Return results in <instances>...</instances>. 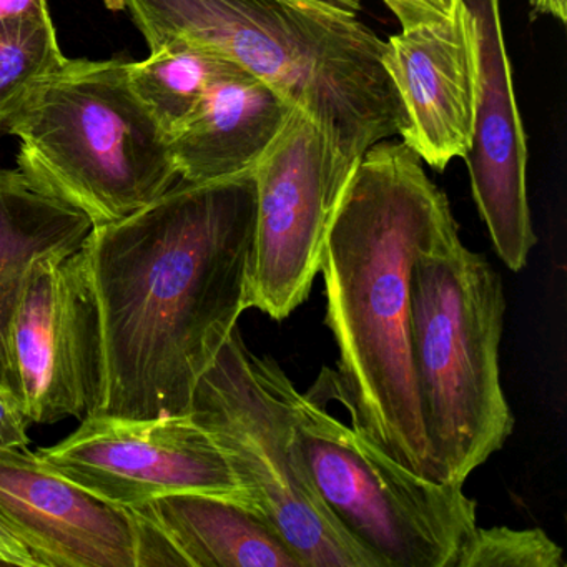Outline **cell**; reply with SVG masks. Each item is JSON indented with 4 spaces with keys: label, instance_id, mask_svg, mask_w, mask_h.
I'll use <instances>...</instances> for the list:
<instances>
[{
    "label": "cell",
    "instance_id": "obj_1",
    "mask_svg": "<svg viewBox=\"0 0 567 567\" xmlns=\"http://www.w3.org/2000/svg\"><path fill=\"white\" fill-rule=\"evenodd\" d=\"M251 172L178 181L147 207L89 235L105 353L99 414L188 413L198 378L248 310Z\"/></svg>",
    "mask_w": 567,
    "mask_h": 567
},
{
    "label": "cell",
    "instance_id": "obj_2",
    "mask_svg": "<svg viewBox=\"0 0 567 567\" xmlns=\"http://www.w3.org/2000/svg\"><path fill=\"white\" fill-rule=\"evenodd\" d=\"M453 228L450 202L416 152L401 138H384L354 167L320 264L351 421L430 480L411 354V277L417 257Z\"/></svg>",
    "mask_w": 567,
    "mask_h": 567
},
{
    "label": "cell",
    "instance_id": "obj_3",
    "mask_svg": "<svg viewBox=\"0 0 567 567\" xmlns=\"http://www.w3.org/2000/svg\"><path fill=\"white\" fill-rule=\"evenodd\" d=\"M152 51L220 55L307 114L347 157L400 134L403 109L381 62L384 41L358 18L285 0H121Z\"/></svg>",
    "mask_w": 567,
    "mask_h": 567
},
{
    "label": "cell",
    "instance_id": "obj_4",
    "mask_svg": "<svg viewBox=\"0 0 567 567\" xmlns=\"http://www.w3.org/2000/svg\"><path fill=\"white\" fill-rule=\"evenodd\" d=\"M503 280L453 228L411 277V354L434 481L464 486L503 450L514 416L501 384Z\"/></svg>",
    "mask_w": 567,
    "mask_h": 567
},
{
    "label": "cell",
    "instance_id": "obj_5",
    "mask_svg": "<svg viewBox=\"0 0 567 567\" xmlns=\"http://www.w3.org/2000/svg\"><path fill=\"white\" fill-rule=\"evenodd\" d=\"M6 128L21 141L19 171L94 228L124 220L181 181L171 138L132 89L127 62L68 59Z\"/></svg>",
    "mask_w": 567,
    "mask_h": 567
},
{
    "label": "cell",
    "instance_id": "obj_6",
    "mask_svg": "<svg viewBox=\"0 0 567 567\" xmlns=\"http://www.w3.org/2000/svg\"><path fill=\"white\" fill-rule=\"evenodd\" d=\"M301 393L280 364L231 330L192 393L188 416L224 453L241 504L268 520L303 567H380L331 516L298 440Z\"/></svg>",
    "mask_w": 567,
    "mask_h": 567
},
{
    "label": "cell",
    "instance_id": "obj_7",
    "mask_svg": "<svg viewBox=\"0 0 567 567\" xmlns=\"http://www.w3.org/2000/svg\"><path fill=\"white\" fill-rule=\"evenodd\" d=\"M297 427L318 496L380 567H454L477 527L463 486L413 473L308 394Z\"/></svg>",
    "mask_w": 567,
    "mask_h": 567
},
{
    "label": "cell",
    "instance_id": "obj_8",
    "mask_svg": "<svg viewBox=\"0 0 567 567\" xmlns=\"http://www.w3.org/2000/svg\"><path fill=\"white\" fill-rule=\"evenodd\" d=\"M358 162L295 109L251 172L257 207L248 308L281 321L307 301Z\"/></svg>",
    "mask_w": 567,
    "mask_h": 567
},
{
    "label": "cell",
    "instance_id": "obj_9",
    "mask_svg": "<svg viewBox=\"0 0 567 567\" xmlns=\"http://www.w3.org/2000/svg\"><path fill=\"white\" fill-rule=\"evenodd\" d=\"M12 364L31 423L101 410L105 353L101 310L85 248L31 268L12 318Z\"/></svg>",
    "mask_w": 567,
    "mask_h": 567
},
{
    "label": "cell",
    "instance_id": "obj_10",
    "mask_svg": "<svg viewBox=\"0 0 567 567\" xmlns=\"http://www.w3.org/2000/svg\"><path fill=\"white\" fill-rule=\"evenodd\" d=\"M35 454L49 470L114 506L177 493L241 503L224 453L188 414L145 420L91 414L71 436Z\"/></svg>",
    "mask_w": 567,
    "mask_h": 567
},
{
    "label": "cell",
    "instance_id": "obj_11",
    "mask_svg": "<svg viewBox=\"0 0 567 567\" xmlns=\"http://www.w3.org/2000/svg\"><path fill=\"white\" fill-rule=\"evenodd\" d=\"M476 24L477 104L466 155L471 190L494 251L520 271L537 237L527 200V144L504 44L499 0H463Z\"/></svg>",
    "mask_w": 567,
    "mask_h": 567
},
{
    "label": "cell",
    "instance_id": "obj_12",
    "mask_svg": "<svg viewBox=\"0 0 567 567\" xmlns=\"http://www.w3.org/2000/svg\"><path fill=\"white\" fill-rule=\"evenodd\" d=\"M381 62L403 109L401 141L437 172L466 158L476 127L477 34L463 0L443 22L391 35Z\"/></svg>",
    "mask_w": 567,
    "mask_h": 567
},
{
    "label": "cell",
    "instance_id": "obj_13",
    "mask_svg": "<svg viewBox=\"0 0 567 567\" xmlns=\"http://www.w3.org/2000/svg\"><path fill=\"white\" fill-rule=\"evenodd\" d=\"M0 523L38 567H135L127 507L99 499L28 450H0Z\"/></svg>",
    "mask_w": 567,
    "mask_h": 567
},
{
    "label": "cell",
    "instance_id": "obj_14",
    "mask_svg": "<svg viewBox=\"0 0 567 567\" xmlns=\"http://www.w3.org/2000/svg\"><path fill=\"white\" fill-rule=\"evenodd\" d=\"M293 105L241 71L205 95L171 137L181 181H224L254 171L293 114Z\"/></svg>",
    "mask_w": 567,
    "mask_h": 567
},
{
    "label": "cell",
    "instance_id": "obj_15",
    "mask_svg": "<svg viewBox=\"0 0 567 567\" xmlns=\"http://www.w3.org/2000/svg\"><path fill=\"white\" fill-rule=\"evenodd\" d=\"M92 230L84 212L42 190L24 172L0 171V388L21 401L9 334L25 281L35 261L75 254Z\"/></svg>",
    "mask_w": 567,
    "mask_h": 567
},
{
    "label": "cell",
    "instance_id": "obj_16",
    "mask_svg": "<svg viewBox=\"0 0 567 567\" xmlns=\"http://www.w3.org/2000/svg\"><path fill=\"white\" fill-rule=\"evenodd\" d=\"M127 509L152 524L185 567H303L265 517L230 497L167 494Z\"/></svg>",
    "mask_w": 567,
    "mask_h": 567
},
{
    "label": "cell",
    "instance_id": "obj_17",
    "mask_svg": "<svg viewBox=\"0 0 567 567\" xmlns=\"http://www.w3.org/2000/svg\"><path fill=\"white\" fill-rule=\"evenodd\" d=\"M244 69L202 49L165 45L128 64V81L168 138L190 118L214 85Z\"/></svg>",
    "mask_w": 567,
    "mask_h": 567
},
{
    "label": "cell",
    "instance_id": "obj_18",
    "mask_svg": "<svg viewBox=\"0 0 567 567\" xmlns=\"http://www.w3.org/2000/svg\"><path fill=\"white\" fill-rule=\"evenodd\" d=\"M65 62L51 16L0 22V127Z\"/></svg>",
    "mask_w": 567,
    "mask_h": 567
},
{
    "label": "cell",
    "instance_id": "obj_19",
    "mask_svg": "<svg viewBox=\"0 0 567 567\" xmlns=\"http://www.w3.org/2000/svg\"><path fill=\"white\" fill-rule=\"evenodd\" d=\"M563 549L539 527H480L454 567H564Z\"/></svg>",
    "mask_w": 567,
    "mask_h": 567
},
{
    "label": "cell",
    "instance_id": "obj_20",
    "mask_svg": "<svg viewBox=\"0 0 567 567\" xmlns=\"http://www.w3.org/2000/svg\"><path fill=\"white\" fill-rule=\"evenodd\" d=\"M31 424L24 403L11 391L0 388V450H28Z\"/></svg>",
    "mask_w": 567,
    "mask_h": 567
},
{
    "label": "cell",
    "instance_id": "obj_21",
    "mask_svg": "<svg viewBox=\"0 0 567 567\" xmlns=\"http://www.w3.org/2000/svg\"><path fill=\"white\" fill-rule=\"evenodd\" d=\"M396 16L401 29L436 24L450 18L457 0H381Z\"/></svg>",
    "mask_w": 567,
    "mask_h": 567
},
{
    "label": "cell",
    "instance_id": "obj_22",
    "mask_svg": "<svg viewBox=\"0 0 567 567\" xmlns=\"http://www.w3.org/2000/svg\"><path fill=\"white\" fill-rule=\"evenodd\" d=\"M285 2L298 6V8L310 9V11L347 16V18H358L361 11L360 0H285ZM105 4L111 9H122L121 0H105Z\"/></svg>",
    "mask_w": 567,
    "mask_h": 567
},
{
    "label": "cell",
    "instance_id": "obj_23",
    "mask_svg": "<svg viewBox=\"0 0 567 567\" xmlns=\"http://www.w3.org/2000/svg\"><path fill=\"white\" fill-rule=\"evenodd\" d=\"M0 563L4 566L38 567L21 540L0 523Z\"/></svg>",
    "mask_w": 567,
    "mask_h": 567
},
{
    "label": "cell",
    "instance_id": "obj_24",
    "mask_svg": "<svg viewBox=\"0 0 567 567\" xmlns=\"http://www.w3.org/2000/svg\"><path fill=\"white\" fill-rule=\"evenodd\" d=\"M49 14L45 0H0V22Z\"/></svg>",
    "mask_w": 567,
    "mask_h": 567
},
{
    "label": "cell",
    "instance_id": "obj_25",
    "mask_svg": "<svg viewBox=\"0 0 567 567\" xmlns=\"http://www.w3.org/2000/svg\"><path fill=\"white\" fill-rule=\"evenodd\" d=\"M530 9H533V18L536 16H550V18L559 19L566 22L567 0H529Z\"/></svg>",
    "mask_w": 567,
    "mask_h": 567
},
{
    "label": "cell",
    "instance_id": "obj_26",
    "mask_svg": "<svg viewBox=\"0 0 567 567\" xmlns=\"http://www.w3.org/2000/svg\"><path fill=\"white\" fill-rule=\"evenodd\" d=\"M0 566H4V564L0 563Z\"/></svg>",
    "mask_w": 567,
    "mask_h": 567
}]
</instances>
